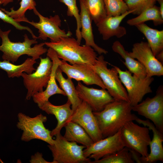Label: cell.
Returning a JSON list of instances; mask_svg holds the SVG:
<instances>
[{"mask_svg":"<svg viewBox=\"0 0 163 163\" xmlns=\"http://www.w3.org/2000/svg\"><path fill=\"white\" fill-rule=\"evenodd\" d=\"M75 87L80 99L87 104L93 112L102 111L108 104L115 100L106 89L88 88L80 81Z\"/></svg>","mask_w":163,"mask_h":163,"instance_id":"obj_16","label":"cell"},{"mask_svg":"<svg viewBox=\"0 0 163 163\" xmlns=\"http://www.w3.org/2000/svg\"><path fill=\"white\" fill-rule=\"evenodd\" d=\"M69 121L74 122L80 125L86 131L94 142L103 138L91 108L85 102L82 101L80 104L73 111L68 121Z\"/></svg>","mask_w":163,"mask_h":163,"instance_id":"obj_14","label":"cell"},{"mask_svg":"<svg viewBox=\"0 0 163 163\" xmlns=\"http://www.w3.org/2000/svg\"><path fill=\"white\" fill-rule=\"evenodd\" d=\"M129 53L144 66L147 76L163 75V64L156 59L147 42L141 41L134 43L132 51Z\"/></svg>","mask_w":163,"mask_h":163,"instance_id":"obj_13","label":"cell"},{"mask_svg":"<svg viewBox=\"0 0 163 163\" xmlns=\"http://www.w3.org/2000/svg\"><path fill=\"white\" fill-rule=\"evenodd\" d=\"M156 59L162 64L163 62V51L161 52L155 56Z\"/></svg>","mask_w":163,"mask_h":163,"instance_id":"obj_36","label":"cell"},{"mask_svg":"<svg viewBox=\"0 0 163 163\" xmlns=\"http://www.w3.org/2000/svg\"><path fill=\"white\" fill-rule=\"evenodd\" d=\"M47 52V56L52 62L50 78L45 90L34 94L32 97L34 102L37 104L38 107L49 101L50 97L53 95L58 94L66 96L63 91L57 85L55 78L56 72L61 60L52 49L49 48Z\"/></svg>","mask_w":163,"mask_h":163,"instance_id":"obj_17","label":"cell"},{"mask_svg":"<svg viewBox=\"0 0 163 163\" xmlns=\"http://www.w3.org/2000/svg\"><path fill=\"white\" fill-rule=\"evenodd\" d=\"M132 107L129 102L115 100L102 111L93 112L103 138L116 133L129 122L136 120L138 117L132 113Z\"/></svg>","mask_w":163,"mask_h":163,"instance_id":"obj_1","label":"cell"},{"mask_svg":"<svg viewBox=\"0 0 163 163\" xmlns=\"http://www.w3.org/2000/svg\"><path fill=\"white\" fill-rule=\"evenodd\" d=\"M153 21L155 26L160 25L163 23L159 7L154 5L146 9L136 17L128 20L127 23L131 26H136L149 21Z\"/></svg>","mask_w":163,"mask_h":163,"instance_id":"obj_27","label":"cell"},{"mask_svg":"<svg viewBox=\"0 0 163 163\" xmlns=\"http://www.w3.org/2000/svg\"><path fill=\"white\" fill-rule=\"evenodd\" d=\"M133 11L129 10L121 15L116 16H107L96 24L99 33L102 35L103 39L107 40L115 36L120 38L126 34V28L120 25L122 20Z\"/></svg>","mask_w":163,"mask_h":163,"instance_id":"obj_19","label":"cell"},{"mask_svg":"<svg viewBox=\"0 0 163 163\" xmlns=\"http://www.w3.org/2000/svg\"><path fill=\"white\" fill-rule=\"evenodd\" d=\"M36 63V60L32 58H27L23 63L18 65L4 60L0 61V69L7 72L9 78H19L23 72L30 74L35 71L34 65Z\"/></svg>","mask_w":163,"mask_h":163,"instance_id":"obj_25","label":"cell"},{"mask_svg":"<svg viewBox=\"0 0 163 163\" xmlns=\"http://www.w3.org/2000/svg\"><path fill=\"white\" fill-rule=\"evenodd\" d=\"M107 16H116L129 11L128 7L123 0H104Z\"/></svg>","mask_w":163,"mask_h":163,"instance_id":"obj_31","label":"cell"},{"mask_svg":"<svg viewBox=\"0 0 163 163\" xmlns=\"http://www.w3.org/2000/svg\"><path fill=\"white\" fill-rule=\"evenodd\" d=\"M0 19L5 22L11 24L17 29L20 30H26L31 34L33 39H38L34 34L33 31L29 27L23 26L16 21L14 19L7 15L5 13L0 9Z\"/></svg>","mask_w":163,"mask_h":163,"instance_id":"obj_34","label":"cell"},{"mask_svg":"<svg viewBox=\"0 0 163 163\" xmlns=\"http://www.w3.org/2000/svg\"></svg>","mask_w":163,"mask_h":163,"instance_id":"obj_39","label":"cell"},{"mask_svg":"<svg viewBox=\"0 0 163 163\" xmlns=\"http://www.w3.org/2000/svg\"><path fill=\"white\" fill-rule=\"evenodd\" d=\"M64 127L66 131L63 136L67 141L81 144L86 148L94 142L86 131L78 123L69 121Z\"/></svg>","mask_w":163,"mask_h":163,"instance_id":"obj_23","label":"cell"},{"mask_svg":"<svg viewBox=\"0 0 163 163\" xmlns=\"http://www.w3.org/2000/svg\"><path fill=\"white\" fill-rule=\"evenodd\" d=\"M13 0H0V5L5 6L10 3L13 2Z\"/></svg>","mask_w":163,"mask_h":163,"instance_id":"obj_38","label":"cell"},{"mask_svg":"<svg viewBox=\"0 0 163 163\" xmlns=\"http://www.w3.org/2000/svg\"><path fill=\"white\" fill-rule=\"evenodd\" d=\"M135 26L146 37L147 43L155 56L163 51V30L152 28L145 23Z\"/></svg>","mask_w":163,"mask_h":163,"instance_id":"obj_24","label":"cell"},{"mask_svg":"<svg viewBox=\"0 0 163 163\" xmlns=\"http://www.w3.org/2000/svg\"><path fill=\"white\" fill-rule=\"evenodd\" d=\"M33 10L35 14L38 17L39 21L36 22L29 21L27 23L38 30V38L46 40L48 38L51 42H55L62 37H71L72 35V33L70 31L66 32L60 29L61 20L58 15L46 17L40 13L36 8Z\"/></svg>","mask_w":163,"mask_h":163,"instance_id":"obj_11","label":"cell"},{"mask_svg":"<svg viewBox=\"0 0 163 163\" xmlns=\"http://www.w3.org/2000/svg\"><path fill=\"white\" fill-rule=\"evenodd\" d=\"M132 155L129 149L125 147L114 153L107 155L96 161H91L89 163H134Z\"/></svg>","mask_w":163,"mask_h":163,"instance_id":"obj_30","label":"cell"},{"mask_svg":"<svg viewBox=\"0 0 163 163\" xmlns=\"http://www.w3.org/2000/svg\"><path fill=\"white\" fill-rule=\"evenodd\" d=\"M17 128L23 131L21 137L22 141L29 142L32 139H40L53 145L54 140L50 134L51 131L46 129L44 123L47 120V117L40 113L31 117L20 112L18 115Z\"/></svg>","mask_w":163,"mask_h":163,"instance_id":"obj_5","label":"cell"},{"mask_svg":"<svg viewBox=\"0 0 163 163\" xmlns=\"http://www.w3.org/2000/svg\"><path fill=\"white\" fill-rule=\"evenodd\" d=\"M132 111L151 121L156 128L163 133V86H159L155 95L148 97L133 106Z\"/></svg>","mask_w":163,"mask_h":163,"instance_id":"obj_9","label":"cell"},{"mask_svg":"<svg viewBox=\"0 0 163 163\" xmlns=\"http://www.w3.org/2000/svg\"><path fill=\"white\" fill-rule=\"evenodd\" d=\"M61 2L64 4L67 7V14L68 16H74L76 21L77 28L76 30V36L77 40L80 44L82 37L81 34L80 29L81 27L80 14L77 7L76 0H59Z\"/></svg>","mask_w":163,"mask_h":163,"instance_id":"obj_32","label":"cell"},{"mask_svg":"<svg viewBox=\"0 0 163 163\" xmlns=\"http://www.w3.org/2000/svg\"><path fill=\"white\" fill-rule=\"evenodd\" d=\"M149 129L133 121L127 123L121 129V137L125 146L139 153L142 157L149 154L148 147L151 141Z\"/></svg>","mask_w":163,"mask_h":163,"instance_id":"obj_8","label":"cell"},{"mask_svg":"<svg viewBox=\"0 0 163 163\" xmlns=\"http://www.w3.org/2000/svg\"><path fill=\"white\" fill-rule=\"evenodd\" d=\"M132 13L139 15L143 11L154 5L156 0H124Z\"/></svg>","mask_w":163,"mask_h":163,"instance_id":"obj_33","label":"cell"},{"mask_svg":"<svg viewBox=\"0 0 163 163\" xmlns=\"http://www.w3.org/2000/svg\"><path fill=\"white\" fill-rule=\"evenodd\" d=\"M92 66L83 64L70 65L61 60L59 68L68 77L78 81H82L89 85H95L106 89L101 79L91 67Z\"/></svg>","mask_w":163,"mask_h":163,"instance_id":"obj_15","label":"cell"},{"mask_svg":"<svg viewBox=\"0 0 163 163\" xmlns=\"http://www.w3.org/2000/svg\"><path fill=\"white\" fill-rule=\"evenodd\" d=\"M107 64L104 56L100 55L91 67L101 79L106 89L115 100L129 102L127 91L119 78L117 70L113 66L110 69L108 68Z\"/></svg>","mask_w":163,"mask_h":163,"instance_id":"obj_6","label":"cell"},{"mask_svg":"<svg viewBox=\"0 0 163 163\" xmlns=\"http://www.w3.org/2000/svg\"><path fill=\"white\" fill-rule=\"evenodd\" d=\"M55 78L60 88L67 97L68 100L71 103L72 109L74 111L80 104L82 101L78 95L76 87L72 79L69 77L66 78H64L59 67L56 72Z\"/></svg>","mask_w":163,"mask_h":163,"instance_id":"obj_26","label":"cell"},{"mask_svg":"<svg viewBox=\"0 0 163 163\" xmlns=\"http://www.w3.org/2000/svg\"><path fill=\"white\" fill-rule=\"evenodd\" d=\"M79 3L82 29L81 34L82 38L85 41V45L91 47L100 55L107 54L108 53L107 51L99 46L95 43L91 25L92 20L83 0H79Z\"/></svg>","mask_w":163,"mask_h":163,"instance_id":"obj_21","label":"cell"},{"mask_svg":"<svg viewBox=\"0 0 163 163\" xmlns=\"http://www.w3.org/2000/svg\"><path fill=\"white\" fill-rule=\"evenodd\" d=\"M136 121L139 123L147 127L152 130L153 136L150 142V152L146 157L141 156V163H153L158 161H163V133L160 132L154 125L147 119L142 120L138 118Z\"/></svg>","mask_w":163,"mask_h":163,"instance_id":"obj_18","label":"cell"},{"mask_svg":"<svg viewBox=\"0 0 163 163\" xmlns=\"http://www.w3.org/2000/svg\"><path fill=\"white\" fill-rule=\"evenodd\" d=\"M29 161L31 163H54L53 161L49 162L46 161L43 158L42 154L38 152L31 156Z\"/></svg>","mask_w":163,"mask_h":163,"instance_id":"obj_35","label":"cell"},{"mask_svg":"<svg viewBox=\"0 0 163 163\" xmlns=\"http://www.w3.org/2000/svg\"><path fill=\"white\" fill-rule=\"evenodd\" d=\"M71 37H62L55 42H44L45 45L53 49L59 59L71 64H83L93 66L97 54L90 46H81L77 40Z\"/></svg>","mask_w":163,"mask_h":163,"instance_id":"obj_2","label":"cell"},{"mask_svg":"<svg viewBox=\"0 0 163 163\" xmlns=\"http://www.w3.org/2000/svg\"><path fill=\"white\" fill-rule=\"evenodd\" d=\"M157 1L160 5L159 7L160 13L163 18V0H156Z\"/></svg>","mask_w":163,"mask_h":163,"instance_id":"obj_37","label":"cell"},{"mask_svg":"<svg viewBox=\"0 0 163 163\" xmlns=\"http://www.w3.org/2000/svg\"><path fill=\"white\" fill-rule=\"evenodd\" d=\"M55 136L53 144L47 146L54 163H89L91 161L89 158L84 155L83 150L85 146L67 141L60 133Z\"/></svg>","mask_w":163,"mask_h":163,"instance_id":"obj_4","label":"cell"},{"mask_svg":"<svg viewBox=\"0 0 163 163\" xmlns=\"http://www.w3.org/2000/svg\"><path fill=\"white\" fill-rule=\"evenodd\" d=\"M113 50L118 54L124 60L123 62L130 72L133 74L140 78L146 76V73L144 66L138 60L131 57L129 52L126 51L123 46L118 41L113 43L112 46Z\"/></svg>","mask_w":163,"mask_h":163,"instance_id":"obj_22","label":"cell"},{"mask_svg":"<svg viewBox=\"0 0 163 163\" xmlns=\"http://www.w3.org/2000/svg\"><path fill=\"white\" fill-rule=\"evenodd\" d=\"M71 105V103L68 100L65 104L59 106L54 105L48 101L39 107L47 114L54 115L57 120L56 126L51 132L52 136L60 133L61 129L72 116L73 111L70 107Z\"/></svg>","mask_w":163,"mask_h":163,"instance_id":"obj_20","label":"cell"},{"mask_svg":"<svg viewBox=\"0 0 163 163\" xmlns=\"http://www.w3.org/2000/svg\"><path fill=\"white\" fill-rule=\"evenodd\" d=\"M11 30L3 31L0 29V37L2 39V45L0 50L3 53L2 58L14 63L22 55H27L35 60L40 58V56L47 52V49L44 48V43L37 44L36 39H30L26 34L24 35L23 42H14L11 41L8 37Z\"/></svg>","mask_w":163,"mask_h":163,"instance_id":"obj_3","label":"cell"},{"mask_svg":"<svg viewBox=\"0 0 163 163\" xmlns=\"http://www.w3.org/2000/svg\"><path fill=\"white\" fill-rule=\"evenodd\" d=\"M121 129L114 134L94 142L86 148L83 150L84 156L96 161L125 147L121 137Z\"/></svg>","mask_w":163,"mask_h":163,"instance_id":"obj_12","label":"cell"},{"mask_svg":"<svg viewBox=\"0 0 163 163\" xmlns=\"http://www.w3.org/2000/svg\"><path fill=\"white\" fill-rule=\"evenodd\" d=\"M113 66L118 72L127 91L129 102L132 107L141 102L146 94L152 92L150 85L154 80L153 77H139L132 75L128 70L123 71L116 66Z\"/></svg>","mask_w":163,"mask_h":163,"instance_id":"obj_7","label":"cell"},{"mask_svg":"<svg viewBox=\"0 0 163 163\" xmlns=\"http://www.w3.org/2000/svg\"><path fill=\"white\" fill-rule=\"evenodd\" d=\"M92 21L96 24L107 16L104 0H83Z\"/></svg>","mask_w":163,"mask_h":163,"instance_id":"obj_28","label":"cell"},{"mask_svg":"<svg viewBox=\"0 0 163 163\" xmlns=\"http://www.w3.org/2000/svg\"><path fill=\"white\" fill-rule=\"evenodd\" d=\"M40 61L35 71L30 74L23 72L21 77L24 84L27 90L26 97L30 100L35 94L43 91V88H46L50 77L52 62L47 56L40 58Z\"/></svg>","mask_w":163,"mask_h":163,"instance_id":"obj_10","label":"cell"},{"mask_svg":"<svg viewBox=\"0 0 163 163\" xmlns=\"http://www.w3.org/2000/svg\"><path fill=\"white\" fill-rule=\"evenodd\" d=\"M21 0L20 7L17 10H14L13 8L10 9V11L2 8L0 9L17 22L23 21L27 23L29 20L25 17V12L27 10L36 8V3L34 0Z\"/></svg>","mask_w":163,"mask_h":163,"instance_id":"obj_29","label":"cell"}]
</instances>
